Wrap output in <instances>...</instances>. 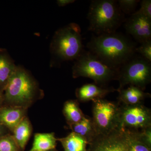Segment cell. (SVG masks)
<instances>
[{
  "instance_id": "cell-24",
  "label": "cell",
  "mask_w": 151,
  "mask_h": 151,
  "mask_svg": "<svg viewBox=\"0 0 151 151\" xmlns=\"http://www.w3.org/2000/svg\"><path fill=\"white\" fill-rule=\"evenodd\" d=\"M137 12L151 19V1L143 0L141 2L140 9Z\"/></svg>"
},
{
  "instance_id": "cell-16",
  "label": "cell",
  "mask_w": 151,
  "mask_h": 151,
  "mask_svg": "<svg viewBox=\"0 0 151 151\" xmlns=\"http://www.w3.org/2000/svg\"><path fill=\"white\" fill-rule=\"evenodd\" d=\"M17 67L7 53L0 51V87L2 90L4 91Z\"/></svg>"
},
{
  "instance_id": "cell-9",
  "label": "cell",
  "mask_w": 151,
  "mask_h": 151,
  "mask_svg": "<svg viewBox=\"0 0 151 151\" xmlns=\"http://www.w3.org/2000/svg\"><path fill=\"white\" fill-rule=\"evenodd\" d=\"M88 145L86 151H129L128 135L119 128L107 134L97 135Z\"/></svg>"
},
{
  "instance_id": "cell-23",
  "label": "cell",
  "mask_w": 151,
  "mask_h": 151,
  "mask_svg": "<svg viewBox=\"0 0 151 151\" xmlns=\"http://www.w3.org/2000/svg\"><path fill=\"white\" fill-rule=\"evenodd\" d=\"M136 52L151 62V40L141 44L140 46L136 48Z\"/></svg>"
},
{
  "instance_id": "cell-27",
  "label": "cell",
  "mask_w": 151,
  "mask_h": 151,
  "mask_svg": "<svg viewBox=\"0 0 151 151\" xmlns=\"http://www.w3.org/2000/svg\"><path fill=\"white\" fill-rule=\"evenodd\" d=\"M3 90H0V110L3 107H2V104L4 102V94H3Z\"/></svg>"
},
{
  "instance_id": "cell-11",
  "label": "cell",
  "mask_w": 151,
  "mask_h": 151,
  "mask_svg": "<svg viewBox=\"0 0 151 151\" xmlns=\"http://www.w3.org/2000/svg\"><path fill=\"white\" fill-rule=\"evenodd\" d=\"M27 109L13 106L2 107L0 110V124L13 132L17 126L27 117Z\"/></svg>"
},
{
  "instance_id": "cell-28",
  "label": "cell",
  "mask_w": 151,
  "mask_h": 151,
  "mask_svg": "<svg viewBox=\"0 0 151 151\" xmlns=\"http://www.w3.org/2000/svg\"><path fill=\"white\" fill-rule=\"evenodd\" d=\"M56 151L55 150V149H54V150H50V151Z\"/></svg>"
},
{
  "instance_id": "cell-15",
  "label": "cell",
  "mask_w": 151,
  "mask_h": 151,
  "mask_svg": "<svg viewBox=\"0 0 151 151\" xmlns=\"http://www.w3.org/2000/svg\"><path fill=\"white\" fill-rule=\"evenodd\" d=\"M32 131V124L27 117H25L14 130L13 137L22 151L24 150Z\"/></svg>"
},
{
  "instance_id": "cell-22",
  "label": "cell",
  "mask_w": 151,
  "mask_h": 151,
  "mask_svg": "<svg viewBox=\"0 0 151 151\" xmlns=\"http://www.w3.org/2000/svg\"><path fill=\"white\" fill-rule=\"evenodd\" d=\"M119 8L124 14L132 13L135 10L139 0H119L117 1Z\"/></svg>"
},
{
  "instance_id": "cell-18",
  "label": "cell",
  "mask_w": 151,
  "mask_h": 151,
  "mask_svg": "<svg viewBox=\"0 0 151 151\" xmlns=\"http://www.w3.org/2000/svg\"><path fill=\"white\" fill-rule=\"evenodd\" d=\"M57 141L61 143L65 151H86L88 145L86 139L73 132Z\"/></svg>"
},
{
  "instance_id": "cell-14",
  "label": "cell",
  "mask_w": 151,
  "mask_h": 151,
  "mask_svg": "<svg viewBox=\"0 0 151 151\" xmlns=\"http://www.w3.org/2000/svg\"><path fill=\"white\" fill-rule=\"evenodd\" d=\"M68 126L72 132L86 139L88 143L97 135L92 118L86 115L80 122Z\"/></svg>"
},
{
  "instance_id": "cell-3",
  "label": "cell",
  "mask_w": 151,
  "mask_h": 151,
  "mask_svg": "<svg viewBox=\"0 0 151 151\" xmlns=\"http://www.w3.org/2000/svg\"><path fill=\"white\" fill-rule=\"evenodd\" d=\"M124 15L117 1H92L87 14L88 29L96 35L116 32L124 21Z\"/></svg>"
},
{
  "instance_id": "cell-21",
  "label": "cell",
  "mask_w": 151,
  "mask_h": 151,
  "mask_svg": "<svg viewBox=\"0 0 151 151\" xmlns=\"http://www.w3.org/2000/svg\"><path fill=\"white\" fill-rule=\"evenodd\" d=\"M0 151H22L12 135L6 134L0 137Z\"/></svg>"
},
{
  "instance_id": "cell-4",
  "label": "cell",
  "mask_w": 151,
  "mask_h": 151,
  "mask_svg": "<svg viewBox=\"0 0 151 151\" xmlns=\"http://www.w3.org/2000/svg\"><path fill=\"white\" fill-rule=\"evenodd\" d=\"M50 50L59 62L77 59L84 50L80 26L71 23L58 30L52 38Z\"/></svg>"
},
{
  "instance_id": "cell-12",
  "label": "cell",
  "mask_w": 151,
  "mask_h": 151,
  "mask_svg": "<svg viewBox=\"0 0 151 151\" xmlns=\"http://www.w3.org/2000/svg\"><path fill=\"white\" fill-rule=\"evenodd\" d=\"M117 91L113 87H103L95 83L85 84L77 88L76 95L78 100L81 102H88L104 98L111 92Z\"/></svg>"
},
{
  "instance_id": "cell-2",
  "label": "cell",
  "mask_w": 151,
  "mask_h": 151,
  "mask_svg": "<svg viewBox=\"0 0 151 151\" xmlns=\"http://www.w3.org/2000/svg\"><path fill=\"white\" fill-rule=\"evenodd\" d=\"M4 91V102L6 106L27 109L43 94L35 79L20 66H17Z\"/></svg>"
},
{
  "instance_id": "cell-19",
  "label": "cell",
  "mask_w": 151,
  "mask_h": 151,
  "mask_svg": "<svg viewBox=\"0 0 151 151\" xmlns=\"http://www.w3.org/2000/svg\"><path fill=\"white\" fill-rule=\"evenodd\" d=\"M63 112L68 125L80 122L85 116L76 100H69L65 102Z\"/></svg>"
},
{
  "instance_id": "cell-6",
  "label": "cell",
  "mask_w": 151,
  "mask_h": 151,
  "mask_svg": "<svg viewBox=\"0 0 151 151\" xmlns=\"http://www.w3.org/2000/svg\"><path fill=\"white\" fill-rule=\"evenodd\" d=\"M117 91L125 86H137L143 91L151 81V62L141 55H135L120 68Z\"/></svg>"
},
{
  "instance_id": "cell-10",
  "label": "cell",
  "mask_w": 151,
  "mask_h": 151,
  "mask_svg": "<svg viewBox=\"0 0 151 151\" xmlns=\"http://www.w3.org/2000/svg\"><path fill=\"white\" fill-rule=\"evenodd\" d=\"M125 29L138 42L142 44L151 40V19L137 12L131 14L126 20Z\"/></svg>"
},
{
  "instance_id": "cell-1",
  "label": "cell",
  "mask_w": 151,
  "mask_h": 151,
  "mask_svg": "<svg viewBox=\"0 0 151 151\" xmlns=\"http://www.w3.org/2000/svg\"><path fill=\"white\" fill-rule=\"evenodd\" d=\"M86 47L103 63L117 70L136 55L137 48L129 38L116 32L93 36Z\"/></svg>"
},
{
  "instance_id": "cell-20",
  "label": "cell",
  "mask_w": 151,
  "mask_h": 151,
  "mask_svg": "<svg viewBox=\"0 0 151 151\" xmlns=\"http://www.w3.org/2000/svg\"><path fill=\"white\" fill-rule=\"evenodd\" d=\"M125 131L129 139V151H151V148L141 142L134 132Z\"/></svg>"
},
{
  "instance_id": "cell-17",
  "label": "cell",
  "mask_w": 151,
  "mask_h": 151,
  "mask_svg": "<svg viewBox=\"0 0 151 151\" xmlns=\"http://www.w3.org/2000/svg\"><path fill=\"white\" fill-rule=\"evenodd\" d=\"M57 139L54 133H38L34 136L32 148L29 151H49L55 149Z\"/></svg>"
},
{
  "instance_id": "cell-25",
  "label": "cell",
  "mask_w": 151,
  "mask_h": 151,
  "mask_svg": "<svg viewBox=\"0 0 151 151\" xmlns=\"http://www.w3.org/2000/svg\"><path fill=\"white\" fill-rule=\"evenodd\" d=\"M75 1L74 0H58L57 1L58 5L59 6L63 7L74 3Z\"/></svg>"
},
{
  "instance_id": "cell-8",
  "label": "cell",
  "mask_w": 151,
  "mask_h": 151,
  "mask_svg": "<svg viewBox=\"0 0 151 151\" xmlns=\"http://www.w3.org/2000/svg\"><path fill=\"white\" fill-rule=\"evenodd\" d=\"M121 105L119 127L131 132H138L151 127V112L143 104Z\"/></svg>"
},
{
  "instance_id": "cell-7",
  "label": "cell",
  "mask_w": 151,
  "mask_h": 151,
  "mask_svg": "<svg viewBox=\"0 0 151 151\" xmlns=\"http://www.w3.org/2000/svg\"><path fill=\"white\" fill-rule=\"evenodd\" d=\"M92 118L97 135L107 134L120 126V105L104 98L93 100Z\"/></svg>"
},
{
  "instance_id": "cell-26",
  "label": "cell",
  "mask_w": 151,
  "mask_h": 151,
  "mask_svg": "<svg viewBox=\"0 0 151 151\" xmlns=\"http://www.w3.org/2000/svg\"><path fill=\"white\" fill-rule=\"evenodd\" d=\"M9 131V130L6 127L0 124V137L8 134V132Z\"/></svg>"
},
{
  "instance_id": "cell-5",
  "label": "cell",
  "mask_w": 151,
  "mask_h": 151,
  "mask_svg": "<svg viewBox=\"0 0 151 151\" xmlns=\"http://www.w3.org/2000/svg\"><path fill=\"white\" fill-rule=\"evenodd\" d=\"M119 70L105 65L90 52L84 50L76 60L72 76L89 78L97 85L107 87L109 82L118 80Z\"/></svg>"
},
{
  "instance_id": "cell-13",
  "label": "cell",
  "mask_w": 151,
  "mask_h": 151,
  "mask_svg": "<svg viewBox=\"0 0 151 151\" xmlns=\"http://www.w3.org/2000/svg\"><path fill=\"white\" fill-rule=\"evenodd\" d=\"M118 100L121 105H133L143 104L147 98L150 97V94L144 92L139 87L129 86L127 89L118 90Z\"/></svg>"
}]
</instances>
